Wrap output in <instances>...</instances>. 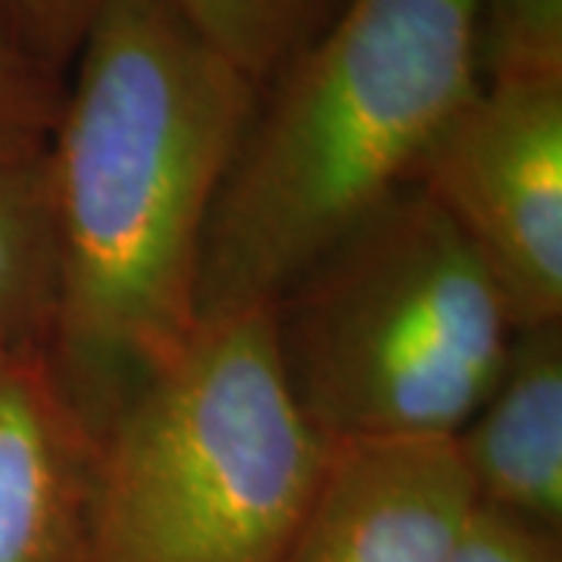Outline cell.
Here are the masks:
<instances>
[{
  "label": "cell",
  "mask_w": 562,
  "mask_h": 562,
  "mask_svg": "<svg viewBox=\"0 0 562 562\" xmlns=\"http://www.w3.org/2000/svg\"><path fill=\"white\" fill-rule=\"evenodd\" d=\"M409 181L475 247L519 328L562 322V79L482 81Z\"/></svg>",
  "instance_id": "5b68a950"
},
{
  "label": "cell",
  "mask_w": 562,
  "mask_h": 562,
  "mask_svg": "<svg viewBox=\"0 0 562 562\" xmlns=\"http://www.w3.org/2000/svg\"><path fill=\"white\" fill-rule=\"evenodd\" d=\"M472 509L450 441L335 447L281 562H447Z\"/></svg>",
  "instance_id": "8992f818"
},
{
  "label": "cell",
  "mask_w": 562,
  "mask_h": 562,
  "mask_svg": "<svg viewBox=\"0 0 562 562\" xmlns=\"http://www.w3.org/2000/svg\"><path fill=\"white\" fill-rule=\"evenodd\" d=\"M447 562H562V535L475 506Z\"/></svg>",
  "instance_id": "5bb4252c"
},
{
  "label": "cell",
  "mask_w": 562,
  "mask_h": 562,
  "mask_svg": "<svg viewBox=\"0 0 562 562\" xmlns=\"http://www.w3.org/2000/svg\"><path fill=\"white\" fill-rule=\"evenodd\" d=\"M331 453L269 310L198 322L98 441L91 562H281Z\"/></svg>",
  "instance_id": "277c9868"
},
{
  "label": "cell",
  "mask_w": 562,
  "mask_h": 562,
  "mask_svg": "<svg viewBox=\"0 0 562 562\" xmlns=\"http://www.w3.org/2000/svg\"><path fill=\"white\" fill-rule=\"evenodd\" d=\"M284 382L331 447L450 441L519 325L453 220L406 181L269 306Z\"/></svg>",
  "instance_id": "3957f363"
},
{
  "label": "cell",
  "mask_w": 562,
  "mask_h": 562,
  "mask_svg": "<svg viewBox=\"0 0 562 562\" xmlns=\"http://www.w3.org/2000/svg\"><path fill=\"white\" fill-rule=\"evenodd\" d=\"M20 350H25V347H20V344H13V341H10V338H7V335H3V331H0V366L10 360L13 353H20Z\"/></svg>",
  "instance_id": "9a60e30c"
},
{
  "label": "cell",
  "mask_w": 562,
  "mask_h": 562,
  "mask_svg": "<svg viewBox=\"0 0 562 562\" xmlns=\"http://www.w3.org/2000/svg\"><path fill=\"white\" fill-rule=\"evenodd\" d=\"M450 443L475 506L562 535V322L516 331Z\"/></svg>",
  "instance_id": "ba28073f"
},
{
  "label": "cell",
  "mask_w": 562,
  "mask_h": 562,
  "mask_svg": "<svg viewBox=\"0 0 562 562\" xmlns=\"http://www.w3.org/2000/svg\"><path fill=\"white\" fill-rule=\"evenodd\" d=\"M479 88V0H344L260 88L203 238L198 319L269 310Z\"/></svg>",
  "instance_id": "7a4b0ae2"
},
{
  "label": "cell",
  "mask_w": 562,
  "mask_h": 562,
  "mask_svg": "<svg viewBox=\"0 0 562 562\" xmlns=\"http://www.w3.org/2000/svg\"><path fill=\"white\" fill-rule=\"evenodd\" d=\"M98 441L44 350L0 366V562H91Z\"/></svg>",
  "instance_id": "52a82bcc"
},
{
  "label": "cell",
  "mask_w": 562,
  "mask_h": 562,
  "mask_svg": "<svg viewBox=\"0 0 562 562\" xmlns=\"http://www.w3.org/2000/svg\"><path fill=\"white\" fill-rule=\"evenodd\" d=\"M57 310V228L47 147L0 150V331L44 350Z\"/></svg>",
  "instance_id": "9c48e42d"
},
{
  "label": "cell",
  "mask_w": 562,
  "mask_h": 562,
  "mask_svg": "<svg viewBox=\"0 0 562 562\" xmlns=\"http://www.w3.org/2000/svg\"><path fill=\"white\" fill-rule=\"evenodd\" d=\"M66 85L25 47L0 3V150L47 147Z\"/></svg>",
  "instance_id": "7c38bea8"
},
{
  "label": "cell",
  "mask_w": 562,
  "mask_h": 562,
  "mask_svg": "<svg viewBox=\"0 0 562 562\" xmlns=\"http://www.w3.org/2000/svg\"><path fill=\"white\" fill-rule=\"evenodd\" d=\"M344 0H176L181 16L254 85L276 79Z\"/></svg>",
  "instance_id": "30bf717a"
},
{
  "label": "cell",
  "mask_w": 562,
  "mask_h": 562,
  "mask_svg": "<svg viewBox=\"0 0 562 562\" xmlns=\"http://www.w3.org/2000/svg\"><path fill=\"white\" fill-rule=\"evenodd\" d=\"M13 20L25 47L50 72L63 76L79 54L88 25L94 22L103 0H0Z\"/></svg>",
  "instance_id": "4fadbf2b"
},
{
  "label": "cell",
  "mask_w": 562,
  "mask_h": 562,
  "mask_svg": "<svg viewBox=\"0 0 562 562\" xmlns=\"http://www.w3.org/2000/svg\"><path fill=\"white\" fill-rule=\"evenodd\" d=\"M482 81L562 79V0H479Z\"/></svg>",
  "instance_id": "8fae6325"
},
{
  "label": "cell",
  "mask_w": 562,
  "mask_h": 562,
  "mask_svg": "<svg viewBox=\"0 0 562 562\" xmlns=\"http://www.w3.org/2000/svg\"><path fill=\"white\" fill-rule=\"evenodd\" d=\"M47 140L54 382L94 441L198 328L203 238L260 85L176 0H103Z\"/></svg>",
  "instance_id": "6da1fadb"
}]
</instances>
